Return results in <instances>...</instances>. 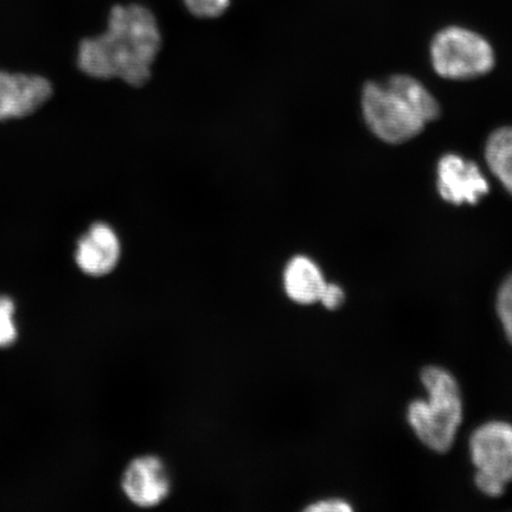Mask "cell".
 <instances>
[{
    "label": "cell",
    "mask_w": 512,
    "mask_h": 512,
    "mask_svg": "<svg viewBox=\"0 0 512 512\" xmlns=\"http://www.w3.org/2000/svg\"><path fill=\"white\" fill-rule=\"evenodd\" d=\"M75 262L92 278H104L117 270L123 258V243L111 224L95 222L76 242Z\"/></svg>",
    "instance_id": "52a82bcc"
},
{
    "label": "cell",
    "mask_w": 512,
    "mask_h": 512,
    "mask_svg": "<svg viewBox=\"0 0 512 512\" xmlns=\"http://www.w3.org/2000/svg\"><path fill=\"white\" fill-rule=\"evenodd\" d=\"M437 187L443 200L454 206L465 203L473 206L490 190L479 166L454 153H447L439 160Z\"/></svg>",
    "instance_id": "ba28073f"
},
{
    "label": "cell",
    "mask_w": 512,
    "mask_h": 512,
    "mask_svg": "<svg viewBox=\"0 0 512 512\" xmlns=\"http://www.w3.org/2000/svg\"><path fill=\"white\" fill-rule=\"evenodd\" d=\"M345 292L337 284H326L322 296L319 298V304H322L326 310L336 311L344 304Z\"/></svg>",
    "instance_id": "2e32d148"
},
{
    "label": "cell",
    "mask_w": 512,
    "mask_h": 512,
    "mask_svg": "<svg viewBox=\"0 0 512 512\" xmlns=\"http://www.w3.org/2000/svg\"><path fill=\"white\" fill-rule=\"evenodd\" d=\"M431 60L441 78L472 80L494 69L495 51L488 40L477 32L448 27L433 38Z\"/></svg>",
    "instance_id": "3957f363"
},
{
    "label": "cell",
    "mask_w": 512,
    "mask_h": 512,
    "mask_svg": "<svg viewBox=\"0 0 512 512\" xmlns=\"http://www.w3.org/2000/svg\"><path fill=\"white\" fill-rule=\"evenodd\" d=\"M485 159L492 174L512 195V126L491 133L485 145Z\"/></svg>",
    "instance_id": "8fae6325"
},
{
    "label": "cell",
    "mask_w": 512,
    "mask_h": 512,
    "mask_svg": "<svg viewBox=\"0 0 512 512\" xmlns=\"http://www.w3.org/2000/svg\"><path fill=\"white\" fill-rule=\"evenodd\" d=\"M172 488L170 467L157 454L145 453L132 458L121 473V492L126 501L138 509L160 507L170 498Z\"/></svg>",
    "instance_id": "5b68a950"
},
{
    "label": "cell",
    "mask_w": 512,
    "mask_h": 512,
    "mask_svg": "<svg viewBox=\"0 0 512 512\" xmlns=\"http://www.w3.org/2000/svg\"><path fill=\"white\" fill-rule=\"evenodd\" d=\"M362 111L371 132L388 144L406 143L427 125L387 83L371 81L363 87Z\"/></svg>",
    "instance_id": "277c9868"
},
{
    "label": "cell",
    "mask_w": 512,
    "mask_h": 512,
    "mask_svg": "<svg viewBox=\"0 0 512 512\" xmlns=\"http://www.w3.org/2000/svg\"><path fill=\"white\" fill-rule=\"evenodd\" d=\"M192 16L201 19H215L223 16L232 0H183Z\"/></svg>",
    "instance_id": "5bb4252c"
},
{
    "label": "cell",
    "mask_w": 512,
    "mask_h": 512,
    "mask_svg": "<svg viewBox=\"0 0 512 512\" xmlns=\"http://www.w3.org/2000/svg\"><path fill=\"white\" fill-rule=\"evenodd\" d=\"M470 453L478 475L502 485L512 482V425L491 421L471 435Z\"/></svg>",
    "instance_id": "8992f818"
},
{
    "label": "cell",
    "mask_w": 512,
    "mask_h": 512,
    "mask_svg": "<svg viewBox=\"0 0 512 512\" xmlns=\"http://www.w3.org/2000/svg\"><path fill=\"white\" fill-rule=\"evenodd\" d=\"M53 86L43 76L0 70V121L29 117L47 104Z\"/></svg>",
    "instance_id": "9c48e42d"
},
{
    "label": "cell",
    "mask_w": 512,
    "mask_h": 512,
    "mask_svg": "<svg viewBox=\"0 0 512 512\" xmlns=\"http://www.w3.org/2000/svg\"><path fill=\"white\" fill-rule=\"evenodd\" d=\"M427 400H415L408 407V422L421 443L431 450H450L463 420L462 394L456 379L440 367L421 371Z\"/></svg>",
    "instance_id": "7a4b0ae2"
},
{
    "label": "cell",
    "mask_w": 512,
    "mask_h": 512,
    "mask_svg": "<svg viewBox=\"0 0 512 512\" xmlns=\"http://www.w3.org/2000/svg\"><path fill=\"white\" fill-rule=\"evenodd\" d=\"M14 300L0 296V348H8L17 341Z\"/></svg>",
    "instance_id": "4fadbf2b"
},
{
    "label": "cell",
    "mask_w": 512,
    "mask_h": 512,
    "mask_svg": "<svg viewBox=\"0 0 512 512\" xmlns=\"http://www.w3.org/2000/svg\"><path fill=\"white\" fill-rule=\"evenodd\" d=\"M162 46V31L152 10L143 4H119L110 11L105 32L80 42L76 62L93 79L143 87L151 80Z\"/></svg>",
    "instance_id": "6da1fadb"
},
{
    "label": "cell",
    "mask_w": 512,
    "mask_h": 512,
    "mask_svg": "<svg viewBox=\"0 0 512 512\" xmlns=\"http://www.w3.org/2000/svg\"><path fill=\"white\" fill-rule=\"evenodd\" d=\"M305 511L309 512H350L351 505L341 498H325L307 505Z\"/></svg>",
    "instance_id": "e0dca14e"
},
{
    "label": "cell",
    "mask_w": 512,
    "mask_h": 512,
    "mask_svg": "<svg viewBox=\"0 0 512 512\" xmlns=\"http://www.w3.org/2000/svg\"><path fill=\"white\" fill-rule=\"evenodd\" d=\"M386 83L414 108L426 124L439 118L437 99L420 81L409 75H394Z\"/></svg>",
    "instance_id": "7c38bea8"
},
{
    "label": "cell",
    "mask_w": 512,
    "mask_h": 512,
    "mask_svg": "<svg viewBox=\"0 0 512 512\" xmlns=\"http://www.w3.org/2000/svg\"><path fill=\"white\" fill-rule=\"evenodd\" d=\"M326 284L328 281L325 280L322 268L304 254L292 256L281 274V286L286 298L300 306L319 303Z\"/></svg>",
    "instance_id": "30bf717a"
},
{
    "label": "cell",
    "mask_w": 512,
    "mask_h": 512,
    "mask_svg": "<svg viewBox=\"0 0 512 512\" xmlns=\"http://www.w3.org/2000/svg\"><path fill=\"white\" fill-rule=\"evenodd\" d=\"M497 312L505 335L512 344V274L504 280L497 296Z\"/></svg>",
    "instance_id": "9a60e30c"
}]
</instances>
